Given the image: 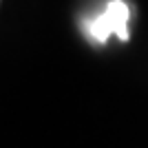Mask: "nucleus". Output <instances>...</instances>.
<instances>
[{
	"instance_id": "1",
	"label": "nucleus",
	"mask_w": 148,
	"mask_h": 148,
	"mask_svg": "<svg viewBox=\"0 0 148 148\" xmlns=\"http://www.w3.org/2000/svg\"><path fill=\"white\" fill-rule=\"evenodd\" d=\"M130 5L126 0H106L97 11L84 13L80 18V29L91 44L104 47L111 36H117L122 42L130 38L128 22H130Z\"/></svg>"
}]
</instances>
